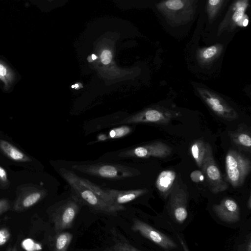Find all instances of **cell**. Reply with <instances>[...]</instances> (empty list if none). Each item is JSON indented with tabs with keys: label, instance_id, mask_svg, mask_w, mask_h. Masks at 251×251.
I'll use <instances>...</instances> for the list:
<instances>
[{
	"label": "cell",
	"instance_id": "1",
	"mask_svg": "<svg viewBox=\"0 0 251 251\" xmlns=\"http://www.w3.org/2000/svg\"><path fill=\"white\" fill-rule=\"evenodd\" d=\"M59 173L70 186L72 195L82 205L88 206L93 211L106 214H114L120 210L104 201L92 190L80 183L73 171L61 168Z\"/></svg>",
	"mask_w": 251,
	"mask_h": 251
},
{
	"label": "cell",
	"instance_id": "2",
	"mask_svg": "<svg viewBox=\"0 0 251 251\" xmlns=\"http://www.w3.org/2000/svg\"><path fill=\"white\" fill-rule=\"evenodd\" d=\"M72 168L89 175L111 179H121L139 175L136 169L112 163L75 164Z\"/></svg>",
	"mask_w": 251,
	"mask_h": 251
},
{
	"label": "cell",
	"instance_id": "3",
	"mask_svg": "<svg viewBox=\"0 0 251 251\" xmlns=\"http://www.w3.org/2000/svg\"><path fill=\"white\" fill-rule=\"evenodd\" d=\"M226 179L235 188L241 187L251 169V160L241 152L229 150L225 158Z\"/></svg>",
	"mask_w": 251,
	"mask_h": 251
},
{
	"label": "cell",
	"instance_id": "4",
	"mask_svg": "<svg viewBox=\"0 0 251 251\" xmlns=\"http://www.w3.org/2000/svg\"><path fill=\"white\" fill-rule=\"evenodd\" d=\"M201 168L210 189L213 193H218L227 189L228 185L222 177L215 161L212 147L209 143H206L205 154Z\"/></svg>",
	"mask_w": 251,
	"mask_h": 251
},
{
	"label": "cell",
	"instance_id": "5",
	"mask_svg": "<svg viewBox=\"0 0 251 251\" xmlns=\"http://www.w3.org/2000/svg\"><path fill=\"white\" fill-rule=\"evenodd\" d=\"M180 113L163 107H154L128 117L117 124L152 123L167 124L173 119L180 116Z\"/></svg>",
	"mask_w": 251,
	"mask_h": 251
},
{
	"label": "cell",
	"instance_id": "6",
	"mask_svg": "<svg viewBox=\"0 0 251 251\" xmlns=\"http://www.w3.org/2000/svg\"><path fill=\"white\" fill-rule=\"evenodd\" d=\"M79 202L71 195V197L61 202L53 216L54 229L56 232L71 228L78 213Z\"/></svg>",
	"mask_w": 251,
	"mask_h": 251
},
{
	"label": "cell",
	"instance_id": "7",
	"mask_svg": "<svg viewBox=\"0 0 251 251\" xmlns=\"http://www.w3.org/2000/svg\"><path fill=\"white\" fill-rule=\"evenodd\" d=\"M47 195V191L40 186L31 183L19 186L16 190V199L13 210L22 212L32 206Z\"/></svg>",
	"mask_w": 251,
	"mask_h": 251
},
{
	"label": "cell",
	"instance_id": "8",
	"mask_svg": "<svg viewBox=\"0 0 251 251\" xmlns=\"http://www.w3.org/2000/svg\"><path fill=\"white\" fill-rule=\"evenodd\" d=\"M169 207L174 220L182 224L187 218L188 192L176 181L170 195Z\"/></svg>",
	"mask_w": 251,
	"mask_h": 251
},
{
	"label": "cell",
	"instance_id": "9",
	"mask_svg": "<svg viewBox=\"0 0 251 251\" xmlns=\"http://www.w3.org/2000/svg\"><path fill=\"white\" fill-rule=\"evenodd\" d=\"M172 149L162 142H155L138 146L121 152L119 156L122 157L148 158L155 157L166 158L171 154Z\"/></svg>",
	"mask_w": 251,
	"mask_h": 251
},
{
	"label": "cell",
	"instance_id": "10",
	"mask_svg": "<svg viewBox=\"0 0 251 251\" xmlns=\"http://www.w3.org/2000/svg\"><path fill=\"white\" fill-rule=\"evenodd\" d=\"M131 228L164 249L171 250L177 247L174 241L169 237L141 220L134 219Z\"/></svg>",
	"mask_w": 251,
	"mask_h": 251
},
{
	"label": "cell",
	"instance_id": "11",
	"mask_svg": "<svg viewBox=\"0 0 251 251\" xmlns=\"http://www.w3.org/2000/svg\"><path fill=\"white\" fill-rule=\"evenodd\" d=\"M199 91L204 101L215 114L227 120L238 118L236 111L219 96L205 89H200Z\"/></svg>",
	"mask_w": 251,
	"mask_h": 251
},
{
	"label": "cell",
	"instance_id": "12",
	"mask_svg": "<svg viewBox=\"0 0 251 251\" xmlns=\"http://www.w3.org/2000/svg\"><path fill=\"white\" fill-rule=\"evenodd\" d=\"M103 201L120 211L125 209L123 204L129 202L136 198L146 194L147 189H139L130 190H118L113 189L103 188Z\"/></svg>",
	"mask_w": 251,
	"mask_h": 251
},
{
	"label": "cell",
	"instance_id": "13",
	"mask_svg": "<svg viewBox=\"0 0 251 251\" xmlns=\"http://www.w3.org/2000/svg\"><path fill=\"white\" fill-rule=\"evenodd\" d=\"M212 209L217 217L226 223H235L240 219L239 206L232 199H223L219 204H214Z\"/></svg>",
	"mask_w": 251,
	"mask_h": 251
},
{
	"label": "cell",
	"instance_id": "14",
	"mask_svg": "<svg viewBox=\"0 0 251 251\" xmlns=\"http://www.w3.org/2000/svg\"><path fill=\"white\" fill-rule=\"evenodd\" d=\"M176 173L172 170L162 171L158 176L156 181V187L164 198H166L172 191L176 179Z\"/></svg>",
	"mask_w": 251,
	"mask_h": 251
},
{
	"label": "cell",
	"instance_id": "15",
	"mask_svg": "<svg viewBox=\"0 0 251 251\" xmlns=\"http://www.w3.org/2000/svg\"><path fill=\"white\" fill-rule=\"evenodd\" d=\"M232 142L240 150L250 152L251 150V137L250 132L240 127L235 131L228 132Z\"/></svg>",
	"mask_w": 251,
	"mask_h": 251
},
{
	"label": "cell",
	"instance_id": "16",
	"mask_svg": "<svg viewBox=\"0 0 251 251\" xmlns=\"http://www.w3.org/2000/svg\"><path fill=\"white\" fill-rule=\"evenodd\" d=\"M0 149L10 159L18 162H28L30 158L8 141L0 140Z\"/></svg>",
	"mask_w": 251,
	"mask_h": 251
},
{
	"label": "cell",
	"instance_id": "17",
	"mask_svg": "<svg viewBox=\"0 0 251 251\" xmlns=\"http://www.w3.org/2000/svg\"><path fill=\"white\" fill-rule=\"evenodd\" d=\"M190 149L197 166L201 168L205 154L206 142L201 139L195 140L191 144Z\"/></svg>",
	"mask_w": 251,
	"mask_h": 251
},
{
	"label": "cell",
	"instance_id": "18",
	"mask_svg": "<svg viewBox=\"0 0 251 251\" xmlns=\"http://www.w3.org/2000/svg\"><path fill=\"white\" fill-rule=\"evenodd\" d=\"M73 238V235L68 232H61L56 236L54 251H67Z\"/></svg>",
	"mask_w": 251,
	"mask_h": 251
},
{
	"label": "cell",
	"instance_id": "19",
	"mask_svg": "<svg viewBox=\"0 0 251 251\" xmlns=\"http://www.w3.org/2000/svg\"><path fill=\"white\" fill-rule=\"evenodd\" d=\"M131 131V127L127 126H123L112 129L108 132L107 136L100 135L98 139L100 141L107 139H117L128 134Z\"/></svg>",
	"mask_w": 251,
	"mask_h": 251
},
{
	"label": "cell",
	"instance_id": "20",
	"mask_svg": "<svg viewBox=\"0 0 251 251\" xmlns=\"http://www.w3.org/2000/svg\"><path fill=\"white\" fill-rule=\"evenodd\" d=\"M247 1H239L238 3L236 4V8L232 15L231 21L234 24H238L239 25L241 22V25L243 21L247 18L244 17L246 8L247 4Z\"/></svg>",
	"mask_w": 251,
	"mask_h": 251
},
{
	"label": "cell",
	"instance_id": "21",
	"mask_svg": "<svg viewBox=\"0 0 251 251\" xmlns=\"http://www.w3.org/2000/svg\"><path fill=\"white\" fill-rule=\"evenodd\" d=\"M109 251H140L126 242H118Z\"/></svg>",
	"mask_w": 251,
	"mask_h": 251
},
{
	"label": "cell",
	"instance_id": "22",
	"mask_svg": "<svg viewBox=\"0 0 251 251\" xmlns=\"http://www.w3.org/2000/svg\"><path fill=\"white\" fill-rule=\"evenodd\" d=\"M165 8L170 11L180 10L184 6V1L180 0H169L164 2Z\"/></svg>",
	"mask_w": 251,
	"mask_h": 251
},
{
	"label": "cell",
	"instance_id": "23",
	"mask_svg": "<svg viewBox=\"0 0 251 251\" xmlns=\"http://www.w3.org/2000/svg\"><path fill=\"white\" fill-rule=\"evenodd\" d=\"M223 2L221 0H209L208 1V12L210 16L213 17Z\"/></svg>",
	"mask_w": 251,
	"mask_h": 251
},
{
	"label": "cell",
	"instance_id": "24",
	"mask_svg": "<svg viewBox=\"0 0 251 251\" xmlns=\"http://www.w3.org/2000/svg\"><path fill=\"white\" fill-rule=\"evenodd\" d=\"M218 51L217 46H211L205 49L201 53V56L204 59H209L215 55Z\"/></svg>",
	"mask_w": 251,
	"mask_h": 251
},
{
	"label": "cell",
	"instance_id": "25",
	"mask_svg": "<svg viewBox=\"0 0 251 251\" xmlns=\"http://www.w3.org/2000/svg\"><path fill=\"white\" fill-rule=\"evenodd\" d=\"M190 178L192 181L199 183L204 179V176L202 172L199 170H195L190 174Z\"/></svg>",
	"mask_w": 251,
	"mask_h": 251
},
{
	"label": "cell",
	"instance_id": "26",
	"mask_svg": "<svg viewBox=\"0 0 251 251\" xmlns=\"http://www.w3.org/2000/svg\"><path fill=\"white\" fill-rule=\"evenodd\" d=\"M7 174L5 170L0 166V184L4 186H7L9 184Z\"/></svg>",
	"mask_w": 251,
	"mask_h": 251
},
{
	"label": "cell",
	"instance_id": "27",
	"mask_svg": "<svg viewBox=\"0 0 251 251\" xmlns=\"http://www.w3.org/2000/svg\"><path fill=\"white\" fill-rule=\"evenodd\" d=\"M10 208V204L7 199L0 200V215L8 211Z\"/></svg>",
	"mask_w": 251,
	"mask_h": 251
},
{
	"label": "cell",
	"instance_id": "28",
	"mask_svg": "<svg viewBox=\"0 0 251 251\" xmlns=\"http://www.w3.org/2000/svg\"><path fill=\"white\" fill-rule=\"evenodd\" d=\"M101 60L103 64H108L111 61L112 54L110 51L105 50L102 51L101 54Z\"/></svg>",
	"mask_w": 251,
	"mask_h": 251
},
{
	"label": "cell",
	"instance_id": "29",
	"mask_svg": "<svg viewBox=\"0 0 251 251\" xmlns=\"http://www.w3.org/2000/svg\"><path fill=\"white\" fill-rule=\"evenodd\" d=\"M10 234L8 231L3 228L0 230V246L4 244L8 240Z\"/></svg>",
	"mask_w": 251,
	"mask_h": 251
},
{
	"label": "cell",
	"instance_id": "30",
	"mask_svg": "<svg viewBox=\"0 0 251 251\" xmlns=\"http://www.w3.org/2000/svg\"><path fill=\"white\" fill-rule=\"evenodd\" d=\"M178 238L181 243V245L182 247V248L184 250V251H190L189 248H188L187 246L186 245L184 241L181 239V238L179 236L177 235Z\"/></svg>",
	"mask_w": 251,
	"mask_h": 251
},
{
	"label": "cell",
	"instance_id": "31",
	"mask_svg": "<svg viewBox=\"0 0 251 251\" xmlns=\"http://www.w3.org/2000/svg\"><path fill=\"white\" fill-rule=\"evenodd\" d=\"M6 74V70L4 66L0 64V75L4 76Z\"/></svg>",
	"mask_w": 251,
	"mask_h": 251
},
{
	"label": "cell",
	"instance_id": "32",
	"mask_svg": "<svg viewBox=\"0 0 251 251\" xmlns=\"http://www.w3.org/2000/svg\"><path fill=\"white\" fill-rule=\"evenodd\" d=\"M247 207H248L249 209H251V195H250L249 199L247 201Z\"/></svg>",
	"mask_w": 251,
	"mask_h": 251
},
{
	"label": "cell",
	"instance_id": "33",
	"mask_svg": "<svg viewBox=\"0 0 251 251\" xmlns=\"http://www.w3.org/2000/svg\"><path fill=\"white\" fill-rule=\"evenodd\" d=\"M7 251H17L16 247H14L12 248H9Z\"/></svg>",
	"mask_w": 251,
	"mask_h": 251
},
{
	"label": "cell",
	"instance_id": "34",
	"mask_svg": "<svg viewBox=\"0 0 251 251\" xmlns=\"http://www.w3.org/2000/svg\"><path fill=\"white\" fill-rule=\"evenodd\" d=\"M92 60H95L97 59V57L95 54H92L91 56Z\"/></svg>",
	"mask_w": 251,
	"mask_h": 251
},
{
	"label": "cell",
	"instance_id": "35",
	"mask_svg": "<svg viewBox=\"0 0 251 251\" xmlns=\"http://www.w3.org/2000/svg\"><path fill=\"white\" fill-rule=\"evenodd\" d=\"M88 60H89V62H92L93 61L91 56L89 57V59Z\"/></svg>",
	"mask_w": 251,
	"mask_h": 251
},
{
	"label": "cell",
	"instance_id": "36",
	"mask_svg": "<svg viewBox=\"0 0 251 251\" xmlns=\"http://www.w3.org/2000/svg\"><path fill=\"white\" fill-rule=\"evenodd\" d=\"M75 86V88H76V87H78V84H75V86Z\"/></svg>",
	"mask_w": 251,
	"mask_h": 251
},
{
	"label": "cell",
	"instance_id": "37",
	"mask_svg": "<svg viewBox=\"0 0 251 251\" xmlns=\"http://www.w3.org/2000/svg\"><path fill=\"white\" fill-rule=\"evenodd\" d=\"M72 87L74 88L75 87L74 85H72Z\"/></svg>",
	"mask_w": 251,
	"mask_h": 251
}]
</instances>
